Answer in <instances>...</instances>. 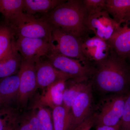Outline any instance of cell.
<instances>
[{
	"label": "cell",
	"instance_id": "1",
	"mask_svg": "<svg viewBox=\"0 0 130 130\" xmlns=\"http://www.w3.org/2000/svg\"><path fill=\"white\" fill-rule=\"evenodd\" d=\"M93 66V86L102 93L125 94L130 90V65L112 49L106 58Z\"/></svg>",
	"mask_w": 130,
	"mask_h": 130
},
{
	"label": "cell",
	"instance_id": "2",
	"mask_svg": "<svg viewBox=\"0 0 130 130\" xmlns=\"http://www.w3.org/2000/svg\"><path fill=\"white\" fill-rule=\"evenodd\" d=\"M88 16L83 0H68L49 12L42 15L40 19L52 28L60 29L82 40L89 36L90 32L86 24Z\"/></svg>",
	"mask_w": 130,
	"mask_h": 130
},
{
	"label": "cell",
	"instance_id": "3",
	"mask_svg": "<svg viewBox=\"0 0 130 130\" xmlns=\"http://www.w3.org/2000/svg\"><path fill=\"white\" fill-rule=\"evenodd\" d=\"M7 24L17 38H42L53 43L52 27L34 15L23 12Z\"/></svg>",
	"mask_w": 130,
	"mask_h": 130
},
{
	"label": "cell",
	"instance_id": "4",
	"mask_svg": "<svg viewBox=\"0 0 130 130\" xmlns=\"http://www.w3.org/2000/svg\"><path fill=\"white\" fill-rule=\"evenodd\" d=\"M126 94H114L103 100L99 111L94 109V125L115 126L119 124L123 115Z\"/></svg>",
	"mask_w": 130,
	"mask_h": 130
},
{
	"label": "cell",
	"instance_id": "5",
	"mask_svg": "<svg viewBox=\"0 0 130 130\" xmlns=\"http://www.w3.org/2000/svg\"><path fill=\"white\" fill-rule=\"evenodd\" d=\"M46 57L54 67L74 78L91 79L92 77L94 67L90 63L56 53H51Z\"/></svg>",
	"mask_w": 130,
	"mask_h": 130
},
{
	"label": "cell",
	"instance_id": "6",
	"mask_svg": "<svg viewBox=\"0 0 130 130\" xmlns=\"http://www.w3.org/2000/svg\"><path fill=\"white\" fill-rule=\"evenodd\" d=\"M52 28V53L90 63L84 56L81 49V39L57 28Z\"/></svg>",
	"mask_w": 130,
	"mask_h": 130
},
{
	"label": "cell",
	"instance_id": "7",
	"mask_svg": "<svg viewBox=\"0 0 130 130\" xmlns=\"http://www.w3.org/2000/svg\"><path fill=\"white\" fill-rule=\"evenodd\" d=\"M15 46L23 59L36 63L53 51V43L42 38L18 37Z\"/></svg>",
	"mask_w": 130,
	"mask_h": 130
},
{
	"label": "cell",
	"instance_id": "8",
	"mask_svg": "<svg viewBox=\"0 0 130 130\" xmlns=\"http://www.w3.org/2000/svg\"><path fill=\"white\" fill-rule=\"evenodd\" d=\"M93 88L92 81L74 100L70 112V130H74L94 111L93 106Z\"/></svg>",
	"mask_w": 130,
	"mask_h": 130
},
{
	"label": "cell",
	"instance_id": "9",
	"mask_svg": "<svg viewBox=\"0 0 130 130\" xmlns=\"http://www.w3.org/2000/svg\"><path fill=\"white\" fill-rule=\"evenodd\" d=\"M18 73L20 85L16 102L20 106L23 107L26 105L30 98L37 89L36 63L22 58Z\"/></svg>",
	"mask_w": 130,
	"mask_h": 130
},
{
	"label": "cell",
	"instance_id": "10",
	"mask_svg": "<svg viewBox=\"0 0 130 130\" xmlns=\"http://www.w3.org/2000/svg\"><path fill=\"white\" fill-rule=\"evenodd\" d=\"M86 24L90 32L107 42L111 38L119 25L106 10L89 15Z\"/></svg>",
	"mask_w": 130,
	"mask_h": 130
},
{
	"label": "cell",
	"instance_id": "11",
	"mask_svg": "<svg viewBox=\"0 0 130 130\" xmlns=\"http://www.w3.org/2000/svg\"><path fill=\"white\" fill-rule=\"evenodd\" d=\"M81 49L86 60L93 65L106 58L112 48L107 42L94 36L81 40Z\"/></svg>",
	"mask_w": 130,
	"mask_h": 130
},
{
	"label": "cell",
	"instance_id": "12",
	"mask_svg": "<svg viewBox=\"0 0 130 130\" xmlns=\"http://www.w3.org/2000/svg\"><path fill=\"white\" fill-rule=\"evenodd\" d=\"M36 66L37 89H45L57 81L74 78L56 69L47 60L41 59L36 63Z\"/></svg>",
	"mask_w": 130,
	"mask_h": 130
},
{
	"label": "cell",
	"instance_id": "13",
	"mask_svg": "<svg viewBox=\"0 0 130 130\" xmlns=\"http://www.w3.org/2000/svg\"><path fill=\"white\" fill-rule=\"evenodd\" d=\"M107 42L119 56L126 59L130 58V15L120 24Z\"/></svg>",
	"mask_w": 130,
	"mask_h": 130
},
{
	"label": "cell",
	"instance_id": "14",
	"mask_svg": "<svg viewBox=\"0 0 130 130\" xmlns=\"http://www.w3.org/2000/svg\"><path fill=\"white\" fill-rule=\"evenodd\" d=\"M66 81H57L47 87L35 106H43L51 109L63 105V92Z\"/></svg>",
	"mask_w": 130,
	"mask_h": 130
},
{
	"label": "cell",
	"instance_id": "15",
	"mask_svg": "<svg viewBox=\"0 0 130 130\" xmlns=\"http://www.w3.org/2000/svg\"><path fill=\"white\" fill-rule=\"evenodd\" d=\"M20 78L17 74L0 79V97L2 106L16 102L19 91Z\"/></svg>",
	"mask_w": 130,
	"mask_h": 130
},
{
	"label": "cell",
	"instance_id": "16",
	"mask_svg": "<svg viewBox=\"0 0 130 130\" xmlns=\"http://www.w3.org/2000/svg\"><path fill=\"white\" fill-rule=\"evenodd\" d=\"M92 82L91 79L72 78L66 81L63 94V106L70 112L77 96Z\"/></svg>",
	"mask_w": 130,
	"mask_h": 130
},
{
	"label": "cell",
	"instance_id": "17",
	"mask_svg": "<svg viewBox=\"0 0 130 130\" xmlns=\"http://www.w3.org/2000/svg\"><path fill=\"white\" fill-rule=\"evenodd\" d=\"M22 58L15 44L11 50L0 59V79L17 74L20 69Z\"/></svg>",
	"mask_w": 130,
	"mask_h": 130
},
{
	"label": "cell",
	"instance_id": "18",
	"mask_svg": "<svg viewBox=\"0 0 130 130\" xmlns=\"http://www.w3.org/2000/svg\"><path fill=\"white\" fill-rule=\"evenodd\" d=\"M65 1L63 0H24L23 11L30 15L46 14Z\"/></svg>",
	"mask_w": 130,
	"mask_h": 130
},
{
	"label": "cell",
	"instance_id": "19",
	"mask_svg": "<svg viewBox=\"0 0 130 130\" xmlns=\"http://www.w3.org/2000/svg\"><path fill=\"white\" fill-rule=\"evenodd\" d=\"M106 10L119 25L130 15V0H107Z\"/></svg>",
	"mask_w": 130,
	"mask_h": 130
},
{
	"label": "cell",
	"instance_id": "20",
	"mask_svg": "<svg viewBox=\"0 0 130 130\" xmlns=\"http://www.w3.org/2000/svg\"><path fill=\"white\" fill-rule=\"evenodd\" d=\"M24 0H0V13L9 24L23 12Z\"/></svg>",
	"mask_w": 130,
	"mask_h": 130
},
{
	"label": "cell",
	"instance_id": "21",
	"mask_svg": "<svg viewBox=\"0 0 130 130\" xmlns=\"http://www.w3.org/2000/svg\"><path fill=\"white\" fill-rule=\"evenodd\" d=\"M15 36L14 31L10 26L5 22L0 25V59L15 45Z\"/></svg>",
	"mask_w": 130,
	"mask_h": 130
},
{
	"label": "cell",
	"instance_id": "22",
	"mask_svg": "<svg viewBox=\"0 0 130 130\" xmlns=\"http://www.w3.org/2000/svg\"><path fill=\"white\" fill-rule=\"evenodd\" d=\"M54 130H70V112L63 105L52 109Z\"/></svg>",
	"mask_w": 130,
	"mask_h": 130
},
{
	"label": "cell",
	"instance_id": "23",
	"mask_svg": "<svg viewBox=\"0 0 130 130\" xmlns=\"http://www.w3.org/2000/svg\"><path fill=\"white\" fill-rule=\"evenodd\" d=\"M13 130H42L36 109L19 117Z\"/></svg>",
	"mask_w": 130,
	"mask_h": 130
},
{
	"label": "cell",
	"instance_id": "24",
	"mask_svg": "<svg viewBox=\"0 0 130 130\" xmlns=\"http://www.w3.org/2000/svg\"><path fill=\"white\" fill-rule=\"evenodd\" d=\"M19 118L16 109L9 106L0 107V130L14 129Z\"/></svg>",
	"mask_w": 130,
	"mask_h": 130
},
{
	"label": "cell",
	"instance_id": "25",
	"mask_svg": "<svg viewBox=\"0 0 130 130\" xmlns=\"http://www.w3.org/2000/svg\"><path fill=\"white\" fill-rule=\"evenodd\" d=\"M42 130H54L52 110L43 106H35Z\"/></svg>",
	"mask_w": 130,
	"mask_h": 130
},
{
	"label": "cell",
	"instance_id": "26",
	"mask_svg": "<svg viewBox=\"0 0 130 130\" xmlns=\"http://www.w3.org/2000/svg\"><path fill=\"white\" fill-rule=\"evenodd\" d=\"M89 15L106 10L107 0H83Z\"/></svg>",
	"mask_w": 130,
	"mask_h": 130
},
{
	"label": "cell",
	"instance_id": "27",
	"mask_svg": "<svg viewBox=\"0 0 130 130\" xmlns=\"http://www.w3.org/2000/svg\"><path fill=\"white\" fill-rule=\"evenodd\" d=\"M120 124L121 130H130V90L126 94L124 111Z\"/></svg>",
	"mask_w": 130,
	"mask_h": 130
},
{
	"label": "cell",
	"instance_id": "28",
	"mask_svg": "<svg viewBox=\"0 0 130 130\" xmlns=\"http://www.w3.org/2000/svg\"><path fill=\"white\" fill-rule=\"evenodd\" d=\"M94 111L88 119L74 130H90L94 126V123L95 113Z\"/></svg>",
	"mask_w": 130,
	"mask_h": 130
},
{
	"label": "cell",
	"instance_id": "29",
	"mask_svg": "<svg viewBox=\"0 0 130 130\" xmlns=\"http://www.w3.org/2000/svg\"><path fill=\"white\" fill-rule=\"evenodd\" d=\"M96 130H121L120 124L115 126H96Z\"/></svg>",
	"mask_w": 130,
	"mask_h": 130
},
{
	"label": "cell",
	"instance_id": "30",
	"mask_svg": "<svg viewBox=\"0 0 130 130\" xmlns=\"http://www.w3.org/2000/svg\"><path fill=\"white\" fill-rule=\"evenodd\" d=\"M1 106H2V105L1 100V97H0V107Z\"/></svg>",
	"mask_w": 130,
	"mask_h": 130
},
{
	"label": "cell",
	"instance_id": "31",
	"mask_svg": "<svg viewBox=\"0 0 130 130\" xmlns=\"http://www.w3.org/2000/svg\"><path fill=\"white\" fill-rule=\"evenodd\" d=\"M128 59V63H129V64L130 66V57L129 58H128V59Z\"/></svg>",
	"mask_w": 130,
	"mask_h": 130
},
{
	"label": "cell",
	"instance_id": "32",
	"mask_svg": "<svg viewBox=\"0 0 130 130\" xmlns=\"http://www.w3.org/2000/svg\"><path fill=\"white\" fill-rule=\"evenodd\" d=\"M13 130V128H12V129H10L8 130Z\"/></svg>",
	"mask_w": 130,
	"mask_h": 130
}]
</instances>
